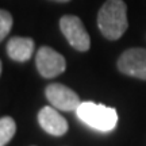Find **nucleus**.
<instances>
[{
  "mask_svg": "<svg viewBox=\"0 0 146 146\" xmlns=\"http://www.w3.org/2000/svg\"><path fill=\"white\" fill-rule=\"evenodd\" d=\"M35 64L41 76L46 78L56 77L66 69L65 58L54 49L47 46H43L38 50L35 56Z\"/></svg>",
  "mask_w": 146,
  "mask_h": 146,
  "instance_id": "5",
  "label": "nucleus"
},
{
  "mask_svg": "<svg viewBox=\"0 0 146 146\" xmlns=\"http://www.w3.org/2000/svg\"><path fill=\"white\" fill-rule=\"evenodd\" d=\"M56 1H69V0H56Z\"/></svg>",
  "mask_w": 146,
  "mask_h": 146,
  "instance_id": "12",
  "label": "nucleus"
},
{
  "mask_svg": "<svg viewBox=\"0 0 146 146\" xmlns=\"http://www.w3.org/2000/svg\"><path fill=\"white\" fill-rule=\"evenodd\" d=\"M12 16L8 11L0 10V42L8 35V33L11 31L12 27Z\"/></svg>",
  "mask_w": 146,
  "mask_h": 146,
  "instance_id": "10",
  "label": "nucleus"
},
{
  "mask_svg": "<svg viewBox=\"0 0 146 146\" xmlns=\"http://www.w3.org/2000/svg\"><path fill=\"white\" fill-rule=\"evenodd\" d=\"M98 26L104 38L116 41L129 27L127 5L123 0H107L98 14Z\"/></svg>",
  "mask_w": 146,
  "mask_h": 146,
  "instance_id": "1",
  "label": "nucleus"
},
{
  "mask_svg": "<svg viewBox=\"0 0 146 146\" xmlns=\"http://www.w3.org/2000/svg\"><path fill=\"white\" fill-rule=\"evenodd\" d=\"M45 94L50 104L54 106V108L62 111H76L78 106L81 104L78 95L61 83L49 84Z\"/></svg>",
  "mask_w": 146,
  "mask_h": 146,
  "instance_id": "6",
  "label": "nucleus"
},
{
  "mask_svg": "<svg viewBox=\"0 0 146 146\" xmlns=\"http://www.w3.org/2000/svg\"><path fill=\"white\" fill-rule=\"evenodd\" d=\"M118 69L123 74L146 80V49L133 47L120 54Z\"/></svg>",
  "mask_w": 146,
  "mask_h": 146,
  "instance_id": "4",
  "label": "nucleus"
},
{
  "mask_svg": "<svg viewBox=\"0 0 146 146\" xmlns=\"http://www.w3.org/2000/svg\"><path fill=\"white\" fill-rule=\"evenodd\" d=\"M38 122L47 134L54 137H61L68 131V122L61 116L54 107H43L38 114Z\"/></svg>",
  "mask_w": 146,
  "mask_h": 146,
  "instance_id": "7",
  "label": "nucleus"
},
{
  "mask_svg": "<svg viewBox=\"0 0 146 146\" xmlns=\"http://www.w3.org/2000/svg\"><path fill=\"white\" fill-rule=\"evenodd\" d=\"M16 131V123L11 116H3L0 119V146H5L12 139Z\"/></svg>",
  "mask_w": 146,
  "mask_h": 146,
  "instance_id": "9",
  "label": "nucleus"
},
{
  "mask_svg": "<svg viewBox=\"0 0 146 146\" xmlns=\"http://www.w3.org/2000/svg\"><path fill=\"white\" fill-rule=\"evenodd\" d=\"M61 31L68 42L78 52H87L91 47V38L80 18L74 15H65L60 21Z\"/></svg>",
  "mask_w": 146,
  "mask_h": 146,
  "instance_id": "3",
  "label": "nucleus"
},
{
  "mask_svg": "<svg viewBox=\"0 0 146 146\" xmlns=\"http://www.w3.org/2000/svg\"><path fill=\"white\" fill-rule=\"evenodd\" d=\"M0 74H1V61H0Z\"/></svg>",
  "mask_w": 146,
  "mask_h": 146,
  "instance_id": "11",
  "label": "nucleus"
},
{
  "mask_svg": "<svg viewBox=\"0 0 146 146\" xmlns=\"http://www.w3.org/2000/svg\"><path fill=\"white\" fill-rule=\"evenodd\" d=\"M78 119L99 131H111L118 123V112L115 108L94 102H84L76 110Z\"/></svg>",
  "mask_w": 146,
  "mask_h": 146,
  "instance_id": "2",
  "label": "nucleus"
},
{
  "mask_svg": "<svg viewBox=\"0 0 146 146\" xmlns=\"http://www.w3.org/2000/svg\"><path fill=\"white\" fill-rule=\"evenodd\" d=\"M34 46L35 45L31 38L12 36L7 43V53L11 60L18 61V62H26L31 58Z\"/></svg>",
  "mask_w": 146,
  "mask_h": 146,
  "instance_id": "8",
  "label": "nucleus"
}]
</instances>
